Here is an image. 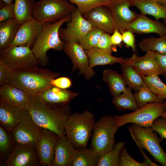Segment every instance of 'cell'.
I'll return each mask as SVG.
<instances>
[{
	"instance_id": "obj_1",
	"label": "cell",
	"mask_w": 166,
	"mask_h": 166,
	"mask_svg": "<svg viewBox=\"0 0 166 166\" xmlns=\"http://www.w3.org/2000/svg\"><path fill=\"white\" fill-rule=\"evenodd\" d=\"M26 109L39 126L52 131L59 136L65 135V125L72 113L69 103L50 104L38 96H30Z\"/></svg>"
},
{
	"instance_id": "obj_2",
	"label": "cell",
	"mask_w": 166,
	"mask_h": 166,
	"mask_svg": "<svg viewBox=\"0 0 166 166\" xmlns=\"http://www.w3.org/2000/svg\"><path fill=\"white\" fill-rule=\"evenodd\" d=\"M60 75L58 73L37 66L14 70L7 84L21 89L30 96H36L52 86L51 81Z\"/></svg>"
},
{
	"instance_id": "obj_3",
	"label": "cell",
	"mask_w": 166,
	"mask_h": 166,
	"mask_svg": "<svg viewBox=\"0 0 166 166\" xmlns=\"http://www.w3.org/2000/svg\"><path fill=\"white\" fill-rule=\"evenodd\" d=\"M71 18V14L54 23H44L42 30L31 49L40 65L45 66L48 63L47 53L49 50H63L65 41L61 40L59 31L61 26L70 21Z\"/></svg>"
},
{
	"instance_id": "obj_4",
	"label": "cell",
	"mask_w": 166,
	"mask_h": 166,
	"mask_svg": "<svg viewBox=\"0 0 166 166\" xmlns=\"http://www.w3.org/2000/svg\"><path fill=\"white\" fill-rule=\"evenodd\" d=\"M96 122L89 110L71 113L65 125V135L76 148H86Z\"/></svg>"
},
{
	"instance_id": "obj_5",
	"label": "cell",
	"mask_w": 166,
	"mask_h": 166,
	"mask_svg": "<svg viewBox=\"0 0 166 166\" xmlns=\"http://www.w3.org/2000/svg\"><path fill=\"white\" fill-rule=\"evenodd\" d=\"M131 137L140 149H144L155 160L166 166V153L160 143L162 139L154 133L151 127H143L132 124L128 127Z\"/></svg>"
},
{
	"instance_id": "obj_6",
	"label": "cell",
	"mask_w": 166,
	"mask_h": 166,
	"mask_svg": "<svg viewBox=\"0 0 166 166\" xmlns=\"http://www.w3.org/2000/svg\"><path fill=\"white\" fill-rule=\"evenodd\" d=\"M119 128L113 116L105 115L96 122L93 130L91 148L101 156L112 150L115 135Z\"/></svg>"
},
{
	"instance_id": "obj_7",
	"label": "cell",
	"mask_w": 166,
	"mask_h": 166,
	"mask_svg": "<svg viewBox=\"0 0 166 166\" xmlns=\"http://www.w3.org/2000/svg\"><path fill=\"white\" fill-rule=\"evenodd\" d=\"M76 7L67 0H40L35 2L32 17L41 23H54L71 15Z\"/></svg>"
},
{
	"instance_id": "obj_8",
	"label": "cell",
	"mask_w": 166,
	"mask_h": 166,
	"mask_svg": "<svg viewBox=\"0 0 166 166\" xmlns=\"http://www.w3.org/2000/svg\"><path fill=\"white\" fill-rule=\"evenodd\" d=\"M166 110L164 102H155L148 103L132 113L113 116L119 127L130 123L146 127H151L154 121Z\"/></svg>"
},
{
	"instance_id": "obj_9",
	"label": "cell",
	"mask_w": 166,
	"mask_h": 166,
	"mask_svg": "<svg viewBox=\"0 0 166 166\" xmlns=\"http://www.w3.org/2000/svg\"><path fill=\"white\" fill-rule=\"evenodd\" d=\"M0 59L14 70L40 65L28 46L10 45L0 51Z\"/></svg>"
},
{
	"instance_id": "obj_10",
	"label": "cell",
	"mask_w": 166,
	"mask_h": 166,
	"mask_svg": "<svg viewBox=\"0 0 166 166\" xmlns=\"http://www.w3.org/2000/svg\"><path fill=\"white\" fill-rule=\"evenodd\" d=\"M42 128L35 123L25 109L20 121L11 132L14 144L35 143Z\"/></svg>"
},
{
	"instance_id": "obj_11",
	"label": "cell",
	"mask_w": 166,
	"mask_h": 166,
	"mask_svg": "<svg viewBox=\"0 0 166 166\" xmlns=\"http://www.w3.org/2000/svg\"><path fill=\"white\" fill-rule=\"evenodd\" d=\"M3 163L6 166L41 165L35 143L14 144Z\"/></svg>"
},
{
	"instance_id": "obj_12",
	"label": "cell",
	"mask_w": 166,
	"mask_h": 166,
	"mask_svg": "<svg viewBox=\"0 0 166 166\" xmlns=\"http://www.w3.org/2000/svg\"><path fill=\"white\" fill-rule=\"evenodd\" d=\"M93 27L83 18L76 7L71 14V19L67 22L66 27L60 28L59 36L61 39L64 41L78 43Z\"/></svg>"
},
{
	"instance_id": "obj_13",
	"label": "cell",
	"mask_w": 166,
	"mask_h": 166,
	"mask_svg": "<svg viewBox=\"0 0 166 166\" xmlns=\"http://www.w3.org/2000/svg\"><path fill=\"white\" fill-rule=\"evenodd\" d=\"M63 50L72 62V72L78 69L79 74L83 75L87 80L95 75L94 70L89 66L88 57L78 43L65 41Z\"/></svg>"
},
{
	"instance_id": "obj_14",
	"label": "cell",
	"mask_w": 166,
	"mask_h": 166,
	"mask_svg": "<svg viewBox=\"0 0 166 166\" xmlns=\"http://www.w3.org/2000/svg\"><path fill=\"white\" fill-rule=\"evenodd\" d=\"M131 6L129 0H114L107 6L113 18L115 29L121 33L127 30L138 15L130 9Z\"/></svg>"
},
{
	"instance_id": "obj_15",
	"label": "cell",
	"mask_w": 166,
	"mask_h": 166,
	"mask_svg": "<svg viewBox=\"0 0 166 166\" xmlns=\"http://www.w3.org/2000/svg\"><path fill=\"white\" fill-rule=\"evenodd\" d=\"M59 136L52 131L42 128L35 143L41 165L51 166L55 146Z\"/></svg>"
},
{
	"instance_id": "obj_16",
	"label": "cell",
	"mask_w": 166,
	"mask_h": 166,
	"mask_svg": "<svg viewBox=\"0 0 166 166\" xmlns=\"http://www.w3.org/2000/svg\"><path fill=\"white\" fill-rule=\"evenodd\" d=\"M142 57L133 53L126 58L128 63L140 75L151 76L161 75V69L156 59V52L149 51Z\"/></svg>"
},
{
	"instance_id": "obj_17",
	"label": "cell",
	"mask_w": 166,
	"mask_h": 166,
	"mask_svg": "<svg viewBox=\"0 0 166 166\" xmlns=\"http://www.w3.org/2000/svg\"><path fill=\"white\" fill-rule=\"evenodd\" d=\"M44 23L32 18L20 24L11 45L32 47L41 32Z\"/></svg>"
},
{
	"instance_id": "obj_18",
	"label": "cell",
	"mask_w": 166,
	"mask_h": 166,
	"mask_svg": "<svg viewBox=\"0 0 166 166\" xmlns=\"http://www.w3.org/2000/svg\"><path fill=\"white\" fill-rule=\"evenodd\" d=\"M93 27H96L109 34L115 30L113 17L108 7L100 6L82 15Z\"/></svg>"
},
{
	"instance_id": "obj_19",
	"label": "cell",
	"mask_w": 166,
	"mask_h": 166,
	"mask_svg": "<svg viewBox=\"0 0 166 166\" xmlns=\"http://www.w3.org/2000/svg\"><path fill=\"white\" fill-rule=\"evenodd\" d=\"M77 151L65 135L60 136L55 146L51 166H72Z\"/></svg>"
},
{
	"instance_id": "obj_20",
	"label": "cell",
	"mask_w": 166,
	"mask_h": 166,
	"mask_svg": "<svg viewBox=\"0 0 166 166\" xmlns=\"http://www.w3.org/2000/svg\"><path fill=\"white\" fill-rule=\"evenodd\" d=\"M127 30L138 34L156 33L160 37H166V25L159 20L151 19L146 15L138 14Z\"/></svg>"
},
{
	"instance_id": "obj_21",
	"label": "cell",
	"mask_w": 166,
	"mask_h": 166,
	"mask_svg": "<svg viewBox=\"0 0 166 166\" xmlns=\"http://www.w3.org/2000/svg\"><path fill=\"white\" fill-rule=\"evenodd\" d=\"M30 96L21 89L9 84L0 88V101L27 109Z\"/></svg>"
},
{
	"instance_id": "obj_22",
	"label": "cell",
	"mask_w": 166,
	"mask_h": 166,
	"mask_svg": "<svg viewBox=\"0 0 166 166\" xmlns=\"http://www.w3.org/2000/svg\"><path fill=\"white\" fill-rule=\"evenodd\" d=\"M25 109L0 101V125L11 132L20 121Z\"/></svg>"
},
{
	"instance_id": "obj_23",
	"label": "cell",
	"mask_w": 166,
	"mask_h": 166,
	"mask_svg": "<svg viewBox=\"0 0 166 166\" xmlns=\"http://www.w3.org/2000/svg\"><path fill=\"white\" fill-rule=\"evenodd\" d=\"M89 60V66L93 69L97 65H112L116 63H122L125 58L117 57L111 55L113 51L101 49L97 47L88 50H85Z\"/></svg>"
},
{
	"instance_id": "obj_24",
	"label": "cell",
	"mask_w": 166,
	"mask_h": 166,
	"mask_svg": "<svg viewBox=\"0 0 166 166\" xmlns=\"http://www.w3.org/2000/svg\"><path fill=\"white\" fill-rule=\"evenodd\" d=\"M78 93L52 86L38 95L44 101L50 104L69 103L76 98Z\"/></svg>"
},
{
	"instance_id": "obj_25",
	"label": "cell",
	"mask_w": 166,
	"mask_h": 166,
	"mask_svg": "<svg viewBox=\"0 0 166 166\" xmlns=\"http://www.w3.org/2000/svg\"><path fill=\"white\" fill-rule=\"evenodd\" d=\"M132 6L137 7L140 14L150 15L155 19H161L166 20V6H164L156 0H129Z\"/></svg>"
},
{
	"instance_id": "obj_26",
	"label": "cell",
	"mask_w": 166,
	"mask_h": 166,
	"mask_svg": "<svg viewBox=\"0 0 166 166\" xmlns=\"http://www.w3.org/2000/svg\"><path fill=\"white\" fill-rule=\"evenodd\" d=\"M102 79L108 84L113 97L117 96L127 89L126 85L121 75L116 71L106 69L102 73Z\"/></svg>"
},
{
	"instance_id": "obj_27",
	"label": "cell",
	"mask_w": 166,
	"mask_h": 166,
	"mask_svg": "<svg viewBox=\"0 0 166 166\" xmlns=\"http://www.w3.org/2000/svg\"><path fill=\"white\" fill-rule=\"evenodd\" d=\"M20 25L15 18L0 22V51L11 45Z\"/></svg>"
},
{
	"instance_id": "obj_28",
	"label": "cell",
	"mask_w": 166,
	"mask_h": 166,
	"mask_svg": "<svg viewBox=\"0 0 166 166\" xmlns=\"http://www.w3.org/2000/svg\"><path fill=\"white\" fill-rule=\"evenodd\" d=\"M121 65L122 71L121 75L126 85L136 91L144 82L143 78L128 63L126 58Z\"/></svg>"
},
{
	"instance_id": "obj_29",
	"label": "cell",
	"mask_w": 166,
	"mask_h": 166,
	"mask_svg": "<svg viewBox=\"0 0 166 166\" xmlns=\"http://www.w3.org/2000/svg\"><path fill=\"white\" fill-rule=\"evenodd\" d=\"M112 102L119 111L128 109L134 111L139 108L132 89L129 87L119 95L113 97Z\"/></svg>"
},
{
	"instance_id": "obj_30",
	"label": "cell",
	"mask_w": 166,
	"mask_h": 166,
	"mask_svg": "<svg viewBox=\"0 0 166 166\" xmlns=\"http://www.w3.org/2000/svg\"><path fill=\"white\" fill-rule=\"evenodd\" d=\"M35 0H15L14 3V18L20 24L32 18Z\"/></svg>"
},
{
	"instance_id": "obj_31",
	"label": "cell",
	"mask_w": 166,
	"mask_h": 166,
	"mask_svg": "<svg viewBox=\"0 0 166 166\" xmlns=\"http://www.w3.org/2000/svg\"><path fill=\"white\" fill-rule=\"evenodd\" d=\"M101 156L92 148L78 149L72 166H97Z\"/></svg>"
},
{
	"instance_id": "obj_32",
	"label": "cell",
	"mask_w": 166,
	"mask_h": 166,
	"mask_svg": "<svg viewBox=\"0 0 166 166\" xmlns=\"http://www.w3.org/2000/svg\"><path fill=\"white\" fill-rule=\"evenodd\" d=\"M143 52L149 51L162 54L166 53V37H151L143 39L138 44Z\"/></svg>"
},
{
	"instance_id": "obj_33",
	"label": "cell",
	"mask_w": 166,
	"mask_h": 166,
	"mask_svg": "<svg viewBox=\"0 0 166 166\" xmlns=\"http://www.w3.org/2000/svg\"><path fill=\"white\" fill-rule=\"evenodd\" d=\"M125 144L124 141L116 143L112 150L101 156L97 166H120V153Z\"/></svg>"
},
{
	"instance_id": "obj_34",
	"label": "cell",
	"mask_w": 166,
	"mask_h": 166,
	"mask_svg": "<svg viewBox=\"0 0 166 166\" xmlns=\"http://www.w3.org/2000/svg\"><path fill=\"white\" fill-rule=\"evenodd\" d=\"M141 76L145 83L157 97L159 102L166 100V85L158 76Z\"/></svg>"
},
{
	"instance_id": "obj_35",
	"label": "cell",
	"mask_w": 166,
	"mask_h": 166,
	"mask_svg": "<svg viewBox=\"0 0 166 166\" xmlns=\"http://www.w3.org/2000/svg\"><path fill=\"white\" fill-rule=\"evenodd\" d=\"M134 95L139 108L148 103L159 102L157 97L145 82Z\"/></svg>"
},
{
	"instance_id": "obj_36",
	"label": "cell",
	"mask_w": 166,
	"mask_h": 166,
	"mask_svg": "<svg viewBox=\"0 0 166 166\" xmlns=\"http://www.w3.org/2000/svg\"><path fill=\"white\" fill-rule=\"evenodd\" d=\"M14 144L11 132L0 125V154L4 160L12 150Z\"/></svg>"
},
{
	"instance_id": "obj_37",
	"label": "cell",
	"mask_w": 166,
	"mask_h": 166,
	"mask_svg": "<svg viewBox=\"0 0 166 166\" xmlns=\"http://www.w3.org/2000/svg\"><path fill=\"white\" fill-rule=\"evenodd\" d=\"M75 4L82 14L87 13L94 8L100 6H108L114 0H67Z\"/></svg>"
},
{
	"instance_id": "obj_38",
	"label": "cell",
	"mask_w": 166,
	"mask_h": 166,
	"mask_svg": "<svg viewBox=\"0 0 166 166\" xmlns=\"http://www.w3.org/2000/svg\"><path fill=\"white\" fill-rule=\"evenodd\" d=\"M104 32L98 28L93 27L78 42L85 50L97 47L98 41Z\"/></svg>"
},
{
	"instance_id": "obj_39",
	"label": "cell",
	"mask_w": 166,
	"mask_h": 166,
	"mask_svg": "<svg viewBox=\"0 0 166 166\" xmlns=\"http://www.w3.org/2000/svg\"><path fill=\"white\" fill-rule=\"evenodd\" d=\"M120 166H149L151 164L146 160L139 162L132 157L125 146L122 148L120 155Z\"/></svg>"
},
{
	"instance_id": "obj_40",
	"label": "cell",
	"mask_w": 166,
	"mask_h": 166,
	"mask_svg": "<svg viewBox=\"0 0 166 166\" xmlns=\"http://www.w3.org/2000/svg\"><path fill=\"white\" fill-rule=\"evenodd\" d=\"M14 70L0 59V86L7 84L13 77Z\"/></svg>"
},
{
	"instance_id": "obj_41",
	"label": "cell",
	"mask_w": 166,
	"mask_h": 166,
	"mask_svg": "<svg viewBox=\"0 0 166 166\" xmlns=\"http://www.w3.org/2000/svg\"><path fill=\"white\" fill-rule=\"evenodd\" d=\"M151 127L162 140L166 139V117L161 116L158 117L154 121Z\"/></svg>"
},
{
	"instance_id": "obj_42",
	"label": "cell",
	"mask_w": 166,
	"mask_h": 166,
	"mask_svg": "<svg viewBox=\"0 0 166 166\" xmlns=\"http://www.w3.org/2000/svg\"><path fill=\"white\" fill-rule=\"evenodd\" d=\"M122 35L123 42L127 48H130L132 52L135 53H138L135 44V36L131 31L127 30L121 33Z\"/></svg>"
},
{
	"instance_id": "obj_43",
	"label": "cell",
	"mask_w": 166,
	"mask_h": 166,
	"mask_svg": "<svg viewBox=\"0 0 166 166\" xmlns=\"http://www.w3.org/2000/svg\"><path fill=\"white\" fill-rule=\"evenodd\" d=\"M97 47L113 52L117 51L116 47L112 45L109 34L105 32L102 34L99 38Z\"/></svg>"
},
{
	"instance_id": "obj_44",
	"label": "cell",
	"mask_w": 166,
	"mask_h": 166,
	"mask_svg": "<svg viewBox=\"0 0 166 166\" xmlns=\"http://www.w3.org/2000/svg\"><path fill=\"white\" fill-rule=\"evenodd\" d=\"M14 3L6 5L0 9V22L14 18Z\"/></svg>"
},
{
	"instance_id": "obj_45",
	"label": "cell",
	"mask_w": 166,
	"mask_h": 166,
	"mask_svg": "<svg viewBox=\"0 0 166 166\" xmlns=\"http://www.w3.org/2000/svg\"><path fill=\"white\" fill-rule=\"evenodd\" d=\"M51 84L52 86L63 89H67L72 85L71 80L66 77H58L52 80Z\"/></svg>"
},
{
	"instance_id": "obj_46",
	"label": "cell",
	"mask_w": 166,
	"mask_h": 166,
	"mask_svg": "<svg viewBox=\"0 0 166 166\" xmlns=\"http://www.w3.org/2000/svg\"><path fill=\"white\" fill-rule=\"evenodd\" d=\"M156 52V59L162 71L161 75L166 78V53Z\"/></svg>"
},
{
	"instance_id": "obj_47",
	"label": "cell",
	"mask_w": 166,
	"mask_h": 166,
	"mask_svg": "<svg viewBox=\"0 0 166 166\" xmlns=\"http://www.w3.org/2000/svg\"><path fill=\"white\" fill-rule=\"evenodd\" d=\"M110 36V41L112 45L113 46H116L121 47L122 42H123L122 37L121 33L118 30L115 29Z\"/></svg>"
},
{
	"instance_id": "obj_48",
	"label": "cell",
	"mask_w": 166,
	"mask_h": 166,
	"mask_svg": "<svg viewBox=\"0 0 166 166\" xmlns=\"http://www.w3.org/2000/svg\"><path fill=\"white\" fill-rule=\"evenodd\" d=\"M13 4V0H0V8L6 5Z\"/></svg>"
},
{
	"instance_id": "obj_49",
	"label": "cell",
	"mask_w": 166,
	"mask_h": 166,
	"mask_svg": "<svg viewBox=\"0 0 166 166\" xmlns=\"http://www.w3.org/2000/svg\"><path fill=\"white\" fill-rule=\"evenodd\" d=\"M161 4L166 6V0H156Z\"/></svg>"
},
{
	"instance_id": "obj_50",
	"label": "cell",
	"mask_w": 166,
	"mask_h": 166,
	"mask_svg": "<svg viewBox=\"0 0 166 166\" xmlns=\"http://www.w3.org/2000/svg\"><path fill=\"white\" fill-rule=\"evenodd\" d=\"M161 116L166 117V110L163 113Z\"/></svg>"
},
{
	"instance_id": "obj_51",
	"label": "cell",
	"mask_w": 166,
	"mask_h": 166,
	"mask_svg": "<svg viewBox=\"0 0 166 166\" xmlns=\"http://www.w3.org/2000/svg\"><path fill=\"white\" fill-rule=\"evenodd\" d=\"M164 22H165V23L166 25V20L164 19Z\"/></svg>"
},
{
	"instance_id": "obj_52",
	"label": "cell",
	"mask_w": 166,
	"mask_h": 166,
	"mask_svg": "<svg viewBox=\"0 0 166 166\" xmlns=\"http://www.w3.org/2000/svg\"><path fill=\"white\" fill-rule=\"evenodd\" d=\"M164 102V103H165V104H166V101H165Z\"/></svg>"
}]
</instances>
